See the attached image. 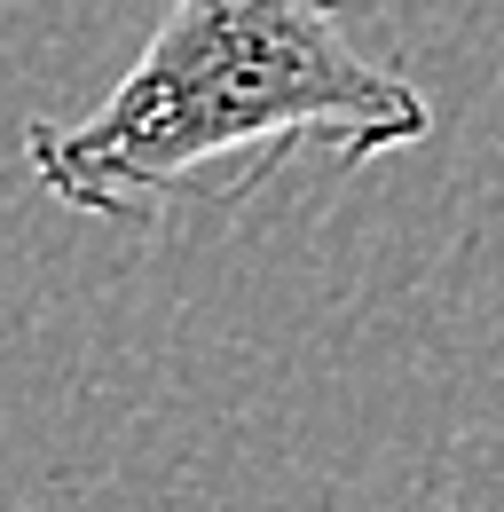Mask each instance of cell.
Wrapping results in <instances>:
<instances>
[{
  "label": "cell",
  "instance_id": "6da1fadb",
  "mask_svg": "<svg viewBox=\"0 0 504 512\" xmlns=\"http://www.w3.org/2000/svg\"><path fill=\"white\" fill-rule=\"evenodd\" d=\"M434 134L410 71L347 32V0H166L87 119H32V182L95 221L229 213L292 158L371 166Z\"/></svg>",
  "mask_w": 504,
  "mask_h": 512
}]
</instances>
